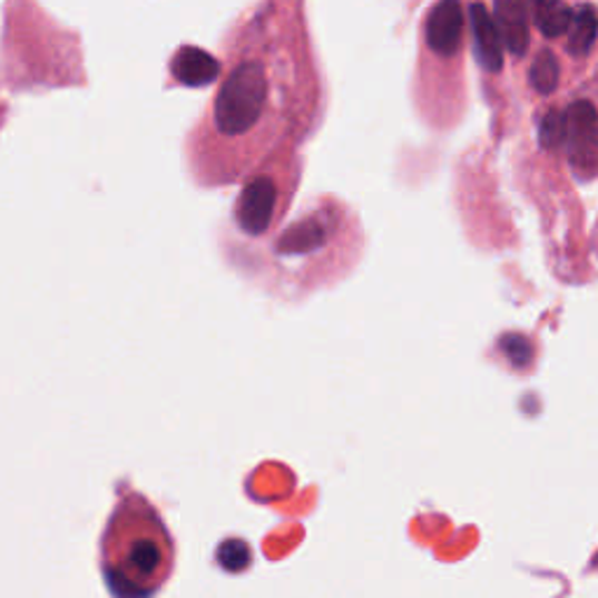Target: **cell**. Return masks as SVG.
<instances>
[{"label": "cell", "mask_w": 598, "mask_h": 598, "mask_svg": "<svg viewBox=\"0 0 598 598\" xmlns=\"http://www.w3.org/2000/svg\"><path fill=\"white\" fill-rule=\"evenodd\" d=\"M498 21L502 36H506V45L514 55H523L526 47H529V23H526V14L523 8L519 3H506L498 6Z\"/></svg>", "instance_id": "7"}, {"label": "cell", "mask_w": 598, "mask_h": 598, "mask_svg": "<svg viewBox=\"0 0 598 598\" xmlns=\"http://www.w3.org/2000/svg\"><path fill=\"white\" fill-rule=\"evenodd\" d=\"M531 85L540 91V94H552L559 85V61L552 52L542 50L536 57V63L531 68Z\"/></svg>", "instance_id": "10"}, {"label": "cell", "mask_w": 598, "mask_h": 598, "mask_svg": "<svg viewBox=\"0 0 598 598\" xmlns=\"http://www.w3.org/2000/svg\"><path fill=\"white\" fill-rule=\"evenodd\" d=\"M220 50L218 89L185 138L187 171L206 189L244 183L272 159L300 153L327 106L304 6L251 8Z\"/></svg>", "instance_id": "1"}, {"label": "cell", "mask_w": 598, "mask_h": 598, "mask_svg": "<svg viewBox=\"0 0 598 598\" xmlns=\"http://www.w3.org/2000/svg\"><path fill=\"white\" fill-rule=\"evenodd\" d=\"M568 136L572 159L578 164H594L598 155V115L589 101L572 104L568 110Z\"/></svg>", "instance_id": "4"}, {"label": "cell", "mask_w": 598, "mask_h": 598, "mask_svg": "<svg viewBox=\"0 0 598 598\" xmlns=\"http://www.w3.org/2000/svg\"><path fill=\"white\" fill-rule=\"evenodd\" d=\"M300 180V153L281 155L244 180L232 208L236 236H227V244H232L225 253L227 257L267 244L281 232L278 225L291 210Z\"/></svg>", "instance_id": "3"}, {"label": "cell", "mask_w": 598, "mask_h": 598, "mask_svg": "<svg viewBox=\"0 0 598 598\" xmlns=\"http://www.w3.org/2000/svg\"><path fill=\"white\" fill-rule=\"evenodd\" d=\"M598 36V14L594 8L582 6L576 17H572L570 27V40H568V52L572 57H585Z\"/></svg>", "instance_id": "8"}, {"label": "cell", "mask_w": 598, "mask_h": 598, "mask_svg": "<svg viewBox=\"0 0 598 598\" xmlns=\"http://www.w3.org/2000/svg\"><path fill=\"white\" fill-rule=\"evenodd\" d=\"M470 12H472L477 52H480L482 66L489 68V70H500V66H502V50H500V38H498L493 19L487 14L484 6H472Z\"/></svg>", "instance_id": "6"}, {"label": "cell", "mask_w": 598, "mask_h": 598, "mask_svg": "<svg viewBox=\"0 0 598 598\" xmlns=\"http://www.w3.org/2000/svg\"><path fill=\"white\" fill-rule=\"evenodd\" d=\"M568 136V117H563L559 110H549L540 125V143L542 148L555 150L561 146V140Z\"/></svg>", "instance_id": "13"}, {"label": "cell", "mask_w": 598, "mask_h": 598, "mask_svg": "<svg viewBox=\"0 0 598 598\" xmlns=\"http://www.w3.org/2000/svg\"><path fill=\"white\" fill-rule=\"evenodd\" d=\"M218 563L229 572L246 570L251 566V547L238 538L225 540L218 549Z\"/></svg>", "instance_id": "12"}, {"label": "cell", "mask_w": 598, "mask_h": 598, "mask_svg": "<svg viewBox=\"0 0 598 598\" xmlns=\"http://www.w3.org/2000/svg\"><path fill=\"white\" fill-rule=\"evenodd\" d=\"M223 61L197 50V47H180V50L171 59V76L180 85L199 87L206 82L220 80Z\"/></svg>", "instance_id": "5"}, {"label": "cell", "mask_w": 598, "mask_h": 598, "mask_svg": "<svg viewBox=\"0 0 598 598\" xmlns=\"http://www.w3.org/2000/svg\"><path fill=\"white\" fill-rule=\"evenodd\" d=\"M129 561L140 572H155L161 563V552L153 538H136L129 547Z\"/></svg>", "instance_id": "11"}, {"label": "cell", "mask_w": 598, "mask_h": 598, "mask_svg": "<svg viewBox=\"0 0 598 598\" xmlns=\"http://www.w3.org/2000/svg\"><path fill=\"white\" fill-rule=\"evenodd\" d=\"M506 349H508V355L512 357V361H514L517 365H526V363H529V357H531V346H529V342H526V340H521V337H510V340H506Z\"/></svg>", "instance_id": "14"}, {"label": "cell", "mask_w": 598, "mask_h": 598, "mask_svg": "<svg viewBox=\"0 0 598 598\" xmlns=\"http://www.w3.org/2000/svg\"><path fill=\"white\" fill-rule=\"evenodd\" d=\"M365 251L357 213L334 197L308 199L297 218L257 248L227 257L229 265L283 300L311 293L346 278Z\"/></svg>", "instance_id": "2"}, {"label": "cell", "mask_w": 598, "mask_h": 598, "mask_svg": "<svg viewBox=\"0 0 598 598\" xmlns=\"http://www.w3.org/2000/svg\"><path fill=\"white\" fill-rule=\"evenodd\" d=\"M572 10L563 3H540L536 6V23L547 38H557L572 27Z\"/></svg>", "instance_id": "9"}]
</instances>
